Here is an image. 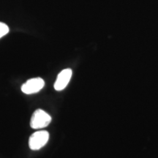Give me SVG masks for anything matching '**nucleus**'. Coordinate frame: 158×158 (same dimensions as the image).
I'll return each mask as SVG.
<instances>
[{
	"label": "nucleus",
	"mask_w": 158,
	"mask_h": 158,
	"mask_svg": "<svg viewBox=\"0 0 158 158\" xmlns=\"http://www.w3.org/2000/svg\"><path fill=\"white\" fill-rule=\"evenodd\" d=\"M51 116L42 109H37L31 116L30 126L35 130L46 127L51 123Z\"/></svg>",
	"instance_id": "1"
},
{
	"label": "nucleus",
	"mask_w": 158,
	"mask_h": 158,
	"mask_svg": "<svg viewBox=\"0 0 158 158\" xmlns=\"http://www.w3.org/2000/svg\"><path fill=\"white\" fill-rule=\"evenodd\" d=\"M49 139V133L46 130H39L30 136L29 146L31 150H39L47 143Z\"/></svg>",
	"instance_id": "2"
},
{
	"label": "nucleus",
	"mask_w": 158,
	"mask_h": 158,
	"mask_svg": "<svg viewBox=\"0 0 158 158\" xmlns=\"http://www.w3.org/2000/svg\"><path fill=\"white\" fill-rule=\"evenodd\" d=\"M45 86V81L41 78H31L21 86V91L24 94H32L39 92Z\"/></svg>",
	"instance_id": "3"
},
{
	"label": "nucleus",
	"mask_w": 158,
	"mask_h": 158,
	"mask_svg": "<svg viewBox=\"0 0 158 158\" xmlns=\"http://www.w3.org/2000/svg\"><path fill=\"white\" fill-rule=\"evenodd\" d=\"M72 70L71 69H64L59 73L57 76L56 80L54 84V89L56 91H62L66 88L68 83L70 82L72 77Z\"/></svg>",
	"instance_id": "4"
},
{
	"label": "nucleus",
	"mask_w": 158,
	"mask_h": 158,
	"mask_svg": "<svg viewBox=\"0 0 158 158\" xmlns=\"http://www.w3.org/2000/svg\"><path fill=\"white\" fill-rule=\"evenodd\" d=\"M9 32V27L5 23L0 22V38Z\"/></svg>",
	"instance_id": "5"
}]
</instances>
